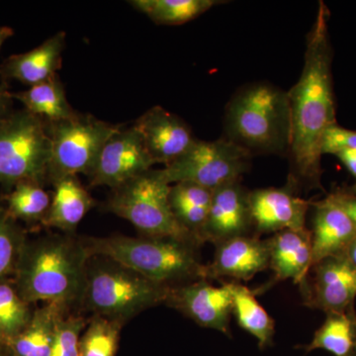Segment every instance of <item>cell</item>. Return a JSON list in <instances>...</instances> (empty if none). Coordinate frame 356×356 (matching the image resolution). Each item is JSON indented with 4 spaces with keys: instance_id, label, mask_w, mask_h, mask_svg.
<instances>
[{
    "instance_id": "obj_1",
    "label": "cell",
    "mask_w": 356,
    "mask_h": 356,
    "mask_svg": "<svg viewBox=\"0 0 356 356\" xmlns=\"http://www.w3.org/2000/svg\"><path fill=\"white\" fill-rule=\"evenodd\" d=\"M329 8L318 4L317 16L308 37L305 62L299 81L289 91L291 116L289 179L299 188L321 189L322 143L325 132L336 125V99L332 83V49L330 39Z\"/></svg>"
},
{
    "instance_id": "obj_2",
    "label": "cell",
    "mask_w": 356,
    "mask_h": 356,
    "mask_svg": "<svg viewBox=\"0 0 356 356\" xmlns=\"http://www.w3.org/2000/svg\"><path fill=\"white\" fill-rule=\"evenodd\" d=\"M89 257L83 241L70 235L27 238L14 284L32 305L50 304L70 311L83 303Z\"/></svg>"
},
{
    "instance_id": "obj_3",
    "label": "cell",
    "mask_w": 356,
    "mask_h": 356,
    "mask_svg": "<svg viewBox=\"0 0 356 356\" xmlns=\"http://www.w3.org/2000/svg\"><path fill=\"white\" fill-rule=\"evenodd\" d=\"M83 242L90 257H108L165 286L207 280V266L201 261L196 243L146 236L88 238Z\"/></svg>"
},
{
    "instance_id": "obj_4",
    "label": "cell",
    "mask_w": 356,
    "mask_h": 356,
    "mask_svg": "<svg viewBox=\"0 0 356 356\" xmlns=\"http://www.w3.org/2000/svg\"><path fill=\"white\" fill-rule=\"evenodd\" d=\"M227 138L254 154H288L291 116L287 92L270 83L248 84L226 108Z\"/></svg>"
},
{
    "instance_id": "obj_5",
    "label": "cell",
    "mask_w": 356,
    "mask_h": 356,
    "mask_svg": "<svg viewBox=\"0 0 356 356\" xmlns=\"http://www.w3.org/2000/svg\"><path fill=\"white\" fill-rule=\"evenodd\" d=\"M170 289L113 259L91 255L81 305L93 315L124 325L142 312L165 304Z\"/></svg>"
},
{
    "instance_id": "obj_6",
    "label": "cell",
    "mask_w": 356,
    "mask_h": 356,
    "mask_svg": "<svg viewBox=\"0 0 356 356\" xmlns=\"http://www.w3.org/2000/svg\"><path fill=\"white\" fill-rule=\"evenodd\" d=\"M170 185L161 170H152L112 189L107 208L130 222L142 236L173 238L201 245L177 222L170 202Z\"/></svg>"
},
{
    "instance_id": "obj_7",
    "label": "cell",
    "mask_w": 356,
    "mask_h": 356,
    "mask_svg": "<svg viewBox=\"0 0 356 356\" xmlns=\"http://www.w3.org/2000/svg\"><path fill=\"white\" fill-rule=\"evenodd\" d=\"M51 138L44 119L23 108L0 119V185L10 191L24 181L48 180Z\"/></svg>"
},
{
    "instance_id": "obj_8",
    "label": "cell",
    "mask_w": 356,
    "mask_h": 356,
    "mask_svg": "<svg viewBox=\"0 0 356 356\" xmlns=\"http://www.w3.org/2000/svg\"><path fill=\"white\" fill-rule=\"evenodd\" d=\"M47 123L51 146L48 180L51 184L81 173L90 175L107 140L122 128L79 113L67 120Z\"/></svg>"
},
{
    "instance_id": "obj_9",
    "label": "cell",
    "mask_w": 356,
    "mask_h": 356,
    "mask_svg": "<svg viewBox=\"0 0 356 356\" xmlns=\"http://www.w3.org/2000/svg\"><path fill=\"white\" fill-rule=\"evenodd\" d=\"M252 154L226 138L206 142L196 140L191 149L161 168L170 185L191 182L211 191L240 180L250 168Z\"/></svg>"
},
{
    "instance_id": "obj_10",
    "label": "cell",
    "mask_w": 356,
    "mask_h": 356,
    "mask_svg": "<svg viewBox=\"0 0 356 356\" xmlns=\"http://www.w3.org/2000/svg\"><path fill=\"white\" fill-rule=\"evenodd\" d=\"M299 287L304 304L325 315L355 310L356 270L344 255L327 257L312 266Z\"/></svg>"
},
{
    "instance_id": "obj_11",
    "label": "cell",
    "mask_w": 356,
    "mask_h": 356,
    "mask_svg": "<svg viewBox=\"0 0 356 356\" xmlns=\"http://www.w3.org/2000/svg\"><path fill=\"white\" fill-rule=\"evenodd\" d=\"M165 304L200 327L232 337L233 297L228 282L215 286L210 280H201L173 287Z\"/></svg>"
},
{
    "instance_id": "obj_12",
    "label": "cell",
    "mask_w": 356,
    "mask_h": 356,
    "mask_svg": "<svg viewBox=\"0 0 356 356\" xmlns=\"http://www.w3.org/2000/svg\"><path fill=\"white\" fill-rule=\"evenodd\" d=\"M154 165L140 133L133 125L121 128L107 140L88 177L92 186L115 189Z\"/></svg>"
},
{
    "instance_id": "obj_13",
    "label": "cell",
    "mask_w": 356,
    "mask_h": 356,
    "mask_svg": "<svg viewBox=\"0 0 356 356\" xmlns=\"http://www.w3.org/2000/svg\"><path fill=\"white\" fill-rule=\"evenodd\" d=\"M298 185L288 178L284 186L250 191V213L254 235L275 234L285 229L303 231L310 201L298 196Z\"/></svg>"
},
{
    "instance_id": "obj_14",
    "label": "cell",
    "mask_w": 356,
    "mask_h": 356,
    "mask_svg": "<svg viewBox=\"0 0 356 356\" xmlns=\"http://www.w3.org/2000/svg\"><path fill=\"white\" fill-rule=\"evenodd\" d=\"M248 194L240 180L213 191L207 219L201 229L202 243L216 245L238 236L254 235Z\"/></svg>"
},
{
    "instance_id": "obj_15",
    "label": "cell",
    "mask_w": 356,
    "mask_h": 356,
    "mask_svg": "<svg viewBox=\"0 0 356 356\" xmlns=\"http://www.w3.org/2000/svg\"><path fill=\"white\" fill-rule=\"evenodd\" d=\"M134 126L140 133L154 165H170L197 140L182 119L161 106L147 110Z\"/></svg>"
},
{
    "instance_id": "obj_16",
    "label": "cell",
    "mask_w": 356,
    "mask_h": 356,
    "mask_svg": "<svg viewBox=\"0 0 356 356\" xmlns=\"http://www.w3.org/2000/svg\"><path fill=\"white\" fill-rule=\"evenodd\" d=\"M214 257L207 264L208 280L242 283L269 268L268 240L250 235L238 236L215 245Z\"/></svg>"
},
{
    "instance_id": "obj_17",
    "label": "cell",
    "mask_w": 356,
    "mask_h": 356,
    "mask_svg": "<svg viewBox=\"0 0 356 356\" xmlns=\"http://www.w3.org/2000/svg\"><path fill=\"white\" fill-rule=\"evenodd\" d=\"M312 250L313 266L331 257L343 255L356 236V227L350 218L329 196L311 202Z\"/></svg>"
},
{
    "instance_id": "obj_18",
    "label": "cell",
    "mask_w": 356,
    "mask_h": 356,
    "mask_svg": "<svg viewBox=\"0 0 356 356\" xmlns=\"http://www.w3.org/2000/svg\"><path fill=\"white\" fill-rule=\"evenodd\" d=\"M268 240L269 268L273 278L270 285L292 280L295 284L305 282L313 266L310 229H285L273 234Z\"/></svg>"
},
{
    "instance_id": "obj_19",
    "label": "cell",
    "mask_w": 356,
    "mask_h": 356,
    "mask_svg": "<svg viewBox=\"0 0 356 356\" xmlns=\"http://www.w3.org/2000/svg\"><path fill=\"white\" fill-rule=\"evenodd\" d=\"M65 48V33H56L36 48L4 60L0 65V76L4 81H17L29 88L44 83L58 76Z\"/></svg>"
},
{
    "instance_id": "obj_20",
    "label": "cell",
    "mask_w": 356,
    "mask_h": 356,
    "mask_svg": "<svg viewBox=\"0 0 356 356\" xmlns=\"http://www.w3.org/2000/svg\"><path fill=\"white\" fill-rule=\"evenodd\" d=\"M53 184L50 209L42 224L70 235L92 207L93 199L76 177L60 178Z\"/></svg>"
},
{
    "instance_id": "obj_21",
    "label": "cell",
    "mask_w": 356,
    "mask_h": 356,
    "mask_svg": "<svg viewBox=\"0 0 356 356\" xmlns=\"http://www.w3.org/2000/svg\"><path fill=\"white\" fill-rule=\"evenodd\" d=\"M65 311L50 304L36 307L29 325L8 343L13 356H50L58 320Z\"/></svg>"
},
{
    "instance_id": "obj_22",
    "label": "cell",
    "mask_w": 356,
    "mask_h": 356,
    "mask_svg": "<svg viewBox=\"0 0 356 356\" xmlns=\"http://www.w3.org/2000/svg\"><path fill=\"white\" fill-rule=\"evenodd\" d=\"M233 297L232 313L236 323L257 339L261 350L273 346L275 321L257 301L255 292L243 283L228 282Z\"/></svg>"
},
{
    "instance_id": "obj_23",
    "label": "cell",
    "mask_w": 356,
    "mask_h": 356,
    "mask_svg": "<svg viewBox=\"0 0 356 356\" xmlns=\"http://www.w3.org/2000/svg\"><path fill=\"white\" fill-rule=\"evenodd\" d=\"M11 97L47 122L67 120L77 114L67 102L64 84L58 76L27 90L11 92Z\"/></svg>"
},
{
    "instance_id": "obj_24",
    "label": "cell",
    "mask_w": 356,
    "mask_h": 356,
    "mask_svg": "<svg viewBox=\"0 0 356 356\" xmlns=\"http://www.w3.org/2000/svg\"><path fill=\"white\" fill-rule=\"evenodd\" d=\"M212 195L213 191L191 182H178L170 186V202L173 214L201 243V229L207 219Z\"/></svg>"
},
{
    "instance_id": "obj_25",
    "label": "cell",
    "mask_w": 356,
    "mask_h": 356,
    "mask_svg": "<svg viewBox=\"0 0 356 356\" xmlns=\"http://www.w3.org/2000/svg\"><path fill=\"white\" fill-rule=\"evenodd\" d=\"M356 343V312L327 314L311 343L302 346L306 353L325 350L334 356H350Z\"/></svg>"
},
{
    "instance_id": "obj_26",
    "label": "cell",
    "mask_w": 356,
    "mask_h": 356,
    "mask_svg": "<svg viewBox=\"0 0 356 356\" xmlns=\"http://www.w3.org/2000/svg\"><path fill=\"white\" fill-rule=\"evenodd\" d=\"M134 8L159 25H182L207 13L221 1L215 0H134Z\"/></svg>"
},
{
    "instance_id": "obj_27",
    "label": "cell",
    "mask_w": 356,
    "mask_h": 356,
    "mask_svg": "<svg viewBox=\"0 0 356 356\" xmlns=\"http://www.w3.org/2000/svg\"><path fill=\"white\" fill-rule=\"evenodd\" d=\"M36 307L21 297L13 278L0 280V339L7 344L29 325Z\"/></svg>"
},
{
    "instance_id": "obj_28",
    "label": "cell",
    "mask_w": 356,
    "mask_h": 356,
    "mask_svg": "<svg viewBox=\"0 0 356 356\" xmlns=\"http://www.w3.org/2000/svg\"><path fill=\"white\" fill-rule=\"evenodd\" d=\"M4 199L8 214L17 222H43L51 201L43 185L33 181L15 185Z\"/></svg>"
},
{
    "instance_id": "obj_29",
    "label": "cell",
    "mask_w": 356,
    "mask_h": 356,
    "mask_svg": "<svg viewBox=\"0 0 356 356\" xmlns=\"http://www.w3.org/2000/svg\"><path fill=\"white\" fill-rule=\"evenodd\" d=\"M123 325L93 315L81 334L79 356H116Z\"/></svg>"
},
{
    "instance_id": "obj_30",
    "label": "cell",
    "mask_w": 356,
    "mask_h": 356,
    "mask_svg": "<svg viewBox=\"0 0 356 356\" xmlns=\"http://www.w3.org/2000/svg\"><path fill=\"white\" fill-rule=\"evenodd\" d=\"M27 235L0 204V280L13 278Z\"/></svg>"
},
{
    "instance_id": "obj_31",
    "label": "cell",
    "mask_w": 356,
    "mask_h": 356,
    "mask_svg": "<svg viewBox=\"0 0 356 356\" xmlns=\"http://www.w3.org/2000/svg\"><path fill=\"white\" fill-rule=\"evenodd\" d=\"M69 312L65 311L58 320L50 356H79V341L88 322L83 316Z\"/></svg>"
},
{
    "instance_id": "obj_32",
    "label": "cell",
    "mask_w": 356,
    "mask_h": 356,
    "mask_svg": "<svg viewBox=\"0 0 356 356\" xmlns=\"http://www.w3.org/2000/svg\"><path fill=\"white\" fill-rule=\"evenodd\" d=\"M346 149H356V131L341 127L339 124L327 129L323 139L322 154L336 156Z\"/></svg>"
},
{
    "instance_id": "obj_33",
    "label": "cell",
    "mask_w": 356,
    "mask_h": 356,
    "mask_svg": "<svg viewBox=\"0 0 356 356\" xmlns=\"http://www.w3.org/2000/svg\"><path fill=\"white\" fill-rule=\"evenodd\" d=\"M327 196L344 211V213L350 218L351 221H353L356 227L355 194L350 193V192L348 191V188L337 187V188L334 189V191Z\"/></svg>"
},
{
    "instance_id": "obj_34",
    "label": "cell",
    "mask_w": 356,
    "mask_h": 356,
    "mask_svg": "<svg viewBox=\"0 0 356 356\" xmlns=\"http://www.w3.org/2000/svg\"><path fill=\"white\" fill-rule=\"evenodd\" d=\"M337 159L346 166L348 170L356 178V149H346L339 152L336 154Z\"/></svg>"
},
{
    "instance_id": "obj_35",
    "label": "cell",
    "mask_w": 356,
    "mask_h": 356,
    "mask_svg": "<svg viewBox=\"0 0 356 356\" xmlns=\"http://www.w3.org/2000/svg\"><path fill=\"white\" fill-rule=\"evenodd\" d=\"M13 100L11 92L6 83L0 84V119L3 118L11 111Z\"/></svg>"
},
{
    "instance_id": "obj_36",
    "label": "cell",
    "mask_w": 356,
    "mask_h": 356,
    "mask_svg": "<svg viewBox=\"0 0 356 356\" xmlns=\"http://www.w3.org/2000/svg\"><path fill=\"white\" fill-rule=\"evenodd\" d=\"M343 255L346 261L350 262V266L356 270V236L351 241L350 245H348Z\"/></svg>"
},
{
    "instance_id": "obj_37",
    "label": "cell",
    "mask_w": 356,
    "mask_h": 356,
    "mask_svg": "<svg viewBox=\"0 0 356 356\" xmlns=\"http://www.w3.org/2000/svg\"><path fill=\"white\" fill-rule=\"evenodd\" d=\"M14 35V30L8 26H0V49L3 46L7 40Z\"/></svg>"
},
{
    "instance_id": "obj_38",
    "label": "cell",
    "mask_w": 356,
    "mask_h": 356,
    "mask_svg": "<svg viewBox=\"0 0 356 356\" xmlns=\"http://www.w3.org/2000/svg\"><path fill=\"white\" fill-rule=\"evenodd\" d=\"M0 356H13L8 344L1 339H0Z\"/></svg>"
},
{
    "instance_id": "obj_39",
    "label": "cell",
    "mask_w": 356,
    "mask_h": 356,
    "mask_svg": "<svg viewBox=\"0 0 356 356\" xmlns=\"http://www.w3.org/2000/svg\"><path fill=\"white\" fill-rule=\"evenodd\" d=\"M348 191L350 192V193L355 194L356 195V182L353 186L348 187Z\"/></svg>"
},
{
    "instance_id": "obj_40",
    "label": "cell",
    "mask_w": 356,
    "mask_h": 356,
    "mask_svg": "<svg viewBox=\"0 0 356 356\" xmlns=\"http://www.w3.org/2000/svg\"><path fill=\"white\" fill-rule=\"evenodd\" d=\"M350 356H356V343H355V348H353V353H351Z\"/></svg>"
}]
</instances>
